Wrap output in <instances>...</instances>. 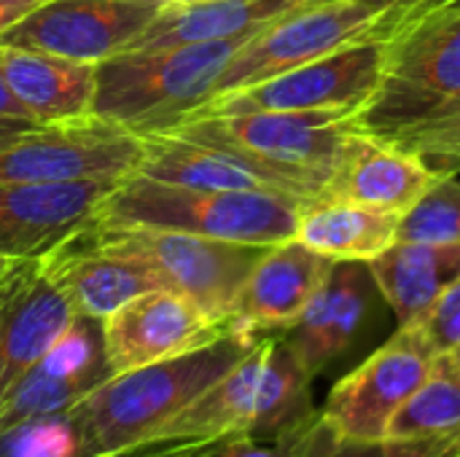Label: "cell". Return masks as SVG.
Masks as SVG:
<instances>
[{
  "label": "cell",
  "mask_w": 460,
  "mask_h": 457,
  "mask_svg": "<svg viewBox=\"0 0 460 457\" xmlns=\"http://www.w3.org/2000/svg\"><path fill=\"white\" fill-rule=\"evenodd\" d=\"M102 248L143 259L167 291L186 296L210 321L232 323L240 291L267 248L164 229H92Z\"/></svg>",
  "instance_id": "cell-7"
},
{
  "label": "cell",
  "mask_w": 460,
  "mask_h": 457,
  "mask_svg": "<svg viewBox=\"0 0 460 457\" xmlns=\"http://www.w3.org/2000/svg\"><path fill=\"white\" fill-rule=\"evenodd\" d=\"M27 267H30V261H16V259L0 264V302L16 288V283L22 280V275L27 272Z\"/></svg>",
  "instance_id": "cell-34"
},
{
  "label": "cell",
  "mask_w": 460,
  "mask_h": 457,
  "mask_svg": "<svg viewBox=\"0 0 460 457\" xmlns=\"http://www.w3.org/2000/svg\"><path fill=\"white\" fill-rule=\"evenodd\" d=\"M40 124L35 121H27V119H0V145L11 143V140H19L22 135L38 129Z\"/></svg>",
  "instance_id": "cell-36"
},
{
  "label": "cell",
  "mask_w": 460,
  "mask_h": 457,
  "mask_svg": "<svg viewBox=\"0 0 460 457\" xmlns=\"http://www.w3.org/2000/svg\"><path fill=\"white\" fill-rule=\"evenodd\" d=\"M437 358L415 323H399L385 345L332 388L321 417L350 442L388 439L391 420L423 385Z\"/></svg>",
  "instance_id": "cell-11"
},
{
  "label": "cell",
  "mask_w": 460,
  "mask_h": 457,
  "mask_svg": "<svg viewBox=\"0 0 460 457\" xmlns=\"http://www.w3.org/2000/svg\"><path fill=\"white\" fill-rule=\"evenodd\" d=\"M111 377L102 350V323L75 315L49 353L22 377L0 407V434L30 420L70 412Z\"/></svg>",
  "instance_id": "cell-15"
},
{
  "label": "cell",
  "mask_w": 460,
  "mask_h": 457,
  "mask_svg": "<svg viewBox=\"0 0 460 457\" xmlns=\"http://www.w3.org/2000/svg\"><path fill=\"white\" fill-rule=\"evenodd\" d=\"M170 5H202V3H216V0H167Z\"/></svg>",
  "instance_id": "cell-37"
},
{
  "label": "cell",
  "mask_w": 460,
  "mask_h": 457,
  "mask_svg": "<svg viewBox=\"0 0 460 457\" xmlns=\"http://www.w3.org/2000/svg\"><path fill=\"white\" fill-rule=\"evenodd\" d=\"M299 457H460V428L450 434L415 436V439H383V442H350L342 439L323 417L321 409L302 439Z\"/></svg>",
  "instance_id": "cell-27"
},
{
  "label": "cell",
  "mask_w": 460,
  "mask_h": 457,
  "mask_svg": "<svg viewBox=\"0 0 460 457\" xmlns=\"http://www.w3.org/2000/svg\"><path fill=\"white\" fill-rule=\"evenodd\" d=\"M369 269L399 323H412L460 277V245L396 240L369 261Z\"/></svg>",
  "instance_id": "cell-23"
},
{
  "label": "cell",
  "mask_w": 460,
  "mask_h": 457,
  "mask_svg": "<svg viewBox=\"0 0 460 457\" xmlns=\"http://www.w3.org/2000/svg\"><path fill=\"white\" fill-rule=\"evenodd\" d=\"M259 339L234 326L205 347L108 377L67 412L81 457H116L137 447L216 385Z\"/></svg>",
  "instance_id": "cell-2"
},
{
  "label": "cell",
  "mask_w": 460,
  "mask_h": 457,
  "mask_svg": "<svg viewBox=\"0 0 460 457\" xmlns=\"http://www.w3.org/2000/svg\"><path fill=\"white\" fill-rule=\"evenodd\" d=\"M394 43H367L296 65L234 92L213 94L186 119L259 110H340L367 108L383 83ZM183 119V121H186ZM181 124V121H178Z\"/></svg>",
  "instance_id": "cell-8"
},
{
  "label": "cell",
  "mask_w": 460,
  "mask_h": 457,
  "mask_svg": "<svg viewBox=\"0 0 460 457\" xmlns=\"http://www.w3.org/2000/svg\"><path fill=\"white\" fill-rule=\"evenodd\" d=\"M305 199L280 191H202L121 178L97 207V229H164L272 248L294 240Z\"/></svg>",
  "instance_id": "cell-4"
},
{
  "label": "cell",
  "mask_w": 460,
  "mask_h": 457,
  "mask_svg": "<svg viewBox=\"0 0 460 457\" xmlns=\"http://www.w3.org/2000/svg\"><path fill=\"white\" fill-rule=\"evenodd\" d=\"M256 32L167 48L119 51L97 62L89 116L135 135L164 132L213 94L229 59Z\"/></svg>",
  "instance_id": "cell-5"
},
{
  "label": "cell",
  "mask_w": 460,
  "mask_h": 457,
  "mask_svg": "<svg viewBox=\"0 0 460 457\" xmlns=\"http://www.w3.org/2000/svg\"><path fill=\"white\" fill-rule=\"evenodd\" d=\"M429 345L437 350V356H447L460 345V277L447 286L434 304L412 321Z\"/></svg>",
  "instance_id": "cell-31"
},
{
  "label": "cell",
  "mask_w": 460,
  "mask_h": 457,
  "mask_svg": "<svg viewBox=\"0 0 460 457\" xmlns=\"http://www.w3.org/2000/svg\"><path fill=\"white\" fill-rule=\"evenodd\" d=\"M0 73L35 124L75 121L92 110L97 62L0 46Z\"/></svg>",
  "instance_id": "cell-21"
},
{
  "label": "cell",
  "mask_w": 460,
  "mask_h": 457,
  "mask_svg": "<svg viewBox=\"0 0 460 457\" xmlns=\"http://www.w3.org/2000/svg\"><path fill=\"white\" fill-rule=\"evenodd\" d=\"M73 318L75 310L46 261H30L16 288L0 302V407Z\"/></svg>",
  "instance_id": "cell-18"
},
{
  "label": "cell",
  "mask_w": 460,
  "mask_h": 457,
  "mask_svg": "<svg viewBox=\"0 0 460 457\" xmlns=\"http://www.w3.org/2000/svg\"><path fill=\"white\" fill-rule=\"evenodd\" d=\"M3 261H11V259H0V264H3Z\"/></svg>",
  "instance_id": "cell-40"
},
{
  "label": "cell",
  "mask_w": 460,
  "mask_h": 457,
  "mask_svg": "<svg viewBox=\"0 0 460 457\" xmlns=\"http://www.w3.org/2000/svg\"><path fill=\"white\" fill-rule=\"evenodd\" d=\"M92 229L81 232L43 259L57 286L70 299L75 315L105 321L127 302L164 288L162 277L143 259L102 248Z\"/></svg>",
  "instance_id": "cell-19"
},
{
  "label": "cell",
  "mask_w": 460,
  "mask_h": 457,
  "mask_svg": "<svg viewBox=\"0 0 460 457\" xmlns=\"http://www.w3.org/2000/svg\"><path fill=\"white\" fill-rule=\"evenodd\" d=\"M447 358H450V361H453V364L460 369V345L453 350V353H447Z\"/></svg>",
  "instance_id": "cell-38"
},
{
  "label": "cell",
  "mask_w": 460,
  "mask_h": 457,
  "mask_svg": "<svg viewBox=\"0 0 460 457\" xmlns=\"http://www.w3.org/2000/svg\"><path fill=\"white\" fill-rule=\"evenodd\" d=\"M140 156V135L94 116L40 124L0 145V183L121 180L137 170Z\"/></svg>",
  "instance_id": "cell-10"
},
{
  "label": "cell",
  "mask_w": 460,
  "mask_h": 457,
  "mask_svg": "<svg viewBox=\"0 0 460 457\" xmlns=\"http://www.w3.org/2000/svg\"><path fill=\"white\" fill-rule=\"evenodd\" d=\"M119 180L0 183V259L38 261L97 224Z\"/></svg>",
  "instance_id": "cell-14"
},
{
  "label": "cell",
  "mask_w": 460,
  "mask_h": 457,
  "mask_svg": "<svg viewBox=\"0 0 460 457\" xmlns=\"http://www.w3.org/2000/svg\"><path fill=\"white\" fill-rule=\"evenodd\" d=\"M0 457H81V442L70 415L62 412L3 431Z\"/></svg>",
  "instance_id": "cell-30"
},
{
  "label": "cell",
  "mask_w": 460,
  "mask_h": 457,
  "mask_svg": "<svg viewBox=\"0 0 460 457\" xmlns=\"http://www.w3.org/2000/svg\"><path fill=\"white\" fill-rule=\"evenodd\" d=\"M140 137L143 156L135 172L143 178L202 191H278L256 167L226 151L183 140L172 132H148Z\"/></svg>",
  "instance_id": "cell-22"
},
{
  "label": "cell",
  "mask_w": 460,
  "mask_h": 457,
  "mask_svg": "<svg viewBox=\"0 0 460 457\" xmlns=\"http://www.w3.org/2000/svg\"><path fill=\"white\" fill-rule=\"evenodd\" d=\"M326 0H216L167 5L129 48H167L264 30L267 24Z\"/></svg>",
  "instance_id": "cell-24"
},
{
  "label": "cell",
  "mask_w": 460,
  "mask_h": 457,
  "mask_svg": "<svg viewBox=\"0 0 460 457\" xmlns=\"http://www.w3.org/2000/svg\"><path fill=\"white\" fill-rule=\"evenodd\" d=\"M294 240L332 261L369 264L399 240V215L315 197L302 202Z\"/></svg>",
  "instance_id": "cell-25"
},
{
  "label": "cell",
  "mask_w": 460,
  "mask_h": 457,
  "mask_svg": "<svg viewBox=\"0 0 460 457\" xmlns=\"http://www.w3.org/2000/svg\"><path fill=\"white\" fill-rule=\"evenodd\" d=\"M442 5L445 0H326L294 11L240 46L216 81L213 94L253 86L342 48L396 43Z\"/></svg>",
  "instance_id": "cell-6"
},
{
  "label": "cell",
  "mask_w": 460,
  "mask_h": 457,
  "mask_svg": "<svg viewBox=\"0 0 460 457\" xmlns=\"http://www.w3.org/2000/svg\"><path fill=\"white\" fill-rule=\"evenodd\" d=\"M164 3H167V0H164ZM167 5H170V3H167Z\"/></svg>",
  "instance_id": "cell-42"
},
{
  "label": "cell",
  "mask_w": 460,
  "mask_h": 457,
  "mask_svg": "<svg viewBox=\"0 0 460 457\" xmlns=\"http://www.w3.org/2000/svg\"><path fill=\"white\" fill-rule=\"evenodd\" d=\"M100 323L111 377L191 353L234 329V321H210L197 304L167 288L127 302Z\"/></svg>",
  "instance_id": "cell-13"
},
{
  "label": "cell",
  "mask_w": 460,
  "mask_h": 457,
  "mask_svg": "<svg viewBox=\"0 0 460 457\" xmlns=\"http://www.w3.org/2000/svg\"><path fill=\"white\" fill-rule=\"evenodd\" d=\"M447 3H450V0H445V5H447ZM445 5H442V8H445Z\"/></svg>",
  "instance_id": "cell-41"
},
{
  "label": "cell",
  "mask_w": 460,
  "mask_h": 457,
  "mask_svg": "<svg viewBox=\"0 0 460 457\" xmlns=\"http://www.w3.org/2000/svg\"><path fill=\"white\" fill-rule=\"evenodd\" d=\"M458 5H460V0H450V3L445 5V8H458Z\"/></svg>",
  "instance_id": "cell-39"
},
{
  "label": "cell",
  "mask_w": 460,
  "mask_h": 457,
  "mask_svg": "<svg viewBox=\"0 0 460 457\" xmlns=\"http://www.w3.org/2000/svg\"><path fill=\"white\" fill-rule=\"evenodd\" d=\"M310 423L305 428H299L296 434L278 439V442H267V439H256V436H234V439L218 444L208 457H299L302 455V439H305V431L310 428Z\"/></svg>",
  "instance_id": "cell-32"
},
{
  "label": "cell",
  "mask_w": 460,
  "mask_h": 457,
  "mask_svg": "<svg viewBox=\"0 0 460 457\" xmlns=\"http://www.w3.org/2000/svg\"><path fill=\"white\" fill-rule=\"evenodd\" d=\"M399 240L460 245V180L456 175H439L399 218Z\"/></svg>",
  "instance_id": "cell-29"
},
{
  "label": "cell",
  "mask_w": 460,
  "mask_h": 457,
  "mask_svg": "<svg viewBox=\"0 0 460 457\" xmlns=\"http://www.w3.org/2000/svg\"><path fill=\"white\" fill-rule=\"evenodd\" d=\"M385 140L415 154L437 175L460 172V94L426 116L394 129Z\"/></svg>",
  "instance_id": "cell-28"
},
{
  "label": "cell",
  "mask_w": 460,
  "mask_h": 457,
  "mask_svg": "<svg viewBox=\"0 0 460 457\" xmlns=\"http://www.w3.org/2000/svg\"><path fill=\"white\" fill-rule=\"evenodd\" d=\"M310 385L286 339L261 337L167 426L116 457H208L234 436L286 439L318 415Z\"/></svg>",
  "instance_id": "cell-1"
},
{
  "label": "cell",
  "mask_w": 460,
  "mask_h": 457,
  "mask_svg": "<svg viewBox=\"0 0 460 457\" xmlns=\"http://www.w3.org/2000/svg\"><path fill=\"white\" fill-rule=\"evenodd\" d=\"M164 8V0H46L3 32L0 46L102 62L127 51Z\"/></svg>",
  "instance_id": "cell-12"
},
{
  "label": "cell",
  "mask_w": 460,
  "mask_h": 457,
  "mask_svg": "<svg viewBox=\"0 0 460 457\" xmlns=\"http://www.w3.org/2000/svg\"><path fill=\"white\" fill-rule=\"evenodd\" d=\"M43 3L46 0H0V35Z\"/></svg>",
  "instance_id": "cell-33"
},
{
  "label": "cell",
  "mask_w": 460,
  "mask_h": 457,
  "mask_svg": "<svg viewBox=\"0 0 460 457\" xmlns=\"http://www.w3.org/2000/svg\"><path fill=\"white\" fill-rule=\"evenodd\" d=\"M460 428V369L439 356L423 380V385L410 396V401L396 412L388 428V439H415L450 434Z\"/></svg>",
  "instance_id": "cell-26"
},
{
  "label": "cell",
  "mask_w": 460,
  "mask_h": 457,
  "mask_svg": "<svg viewBox=\"0 0 460 457\" xmlns=\"http://www.w3.org/2000/svg\"><path fill=\"white\" fill-rule=\"evenodd\" d=\"M332 259L310 250L299 240H286L261 253L251 269L237 307L234 326L261 331H288L332 269Z\"/></svg>",
  "instance_id": "cell-20"
},
{
  "label": "cell",
  "mask_w": 460,
  "mask_h": 457,
  "mask_svg": "<svg viewBox=\"0 0 460 457\" xmlns=\"http://www.w3.org/2000/svg\"><path fill=\"white\" fill-rule=\"evenodd\" d=\"M367 129L364 108L259 110L186 119L164 132L226 151L256 167L278 191L315 199L348 140Z\"/></svg>",
  "instance_id": "cell-3"
},
{
  "label": "cell",
  "mask_w": 460,
  "mask_h": 457,
  "mask_svg": "<svg viewBox=\"0 0 460 457\" xmlns=\"http://www.w3.org/2000/svg\"><path fill=\"white\" fill-rule=\"evenodd\" d=\"M437 180L439 175L415 154L361 129L348 140L318 197L364 205L402 218Z\"/></svg>",
  "instance_id": "cell-17"
},
{
  "label": "cell",
  "mask_w": 460,
  "mask_h": 457,
  "mask_svg": "<svg viewBox=\"0 0 460 457\" xmlns=\"http://www.w3.org/2000/svg\"><path fill=\"white\" fill-rule=\"evenodd\" d=\"M458 94L460 5L429 13L391 46L383 83L364 108V127L385 137Z\"/></svg>",
  "instance_id": "cell-9"
},
{
  "label": "cell",
  "mask_w": 460,
  "mask_h": 457,
  "mask_svg": "<svg viewBox=\"0 0 460 457\" xmlns=\"http://www.w3.org/2000/svg\"><path fill=\"white\" fill-rule=\"evenodd\" d=\"M0 119H27V121H32L30 113H27V108L11 94L3 73H0Z\"/></svg>",
  "instance_id": "cell-35"
},
{
  "label": "cell",
  "mask_w": 460,
  "mask_h": 457,
  "mask_svg": "<svg viewBox=\"0 0 460 457\" xmlns=\"http://www.w3.org/2000/svg\"><path fill=\"white\" fill-rule=\"evenodd\" d=\"M377 294L380 291L367 261L332 264L326 280L283 337L313 380L361 339Z\"/></svg>",
  "instance_id": "cell-16"
}]
</instances>
